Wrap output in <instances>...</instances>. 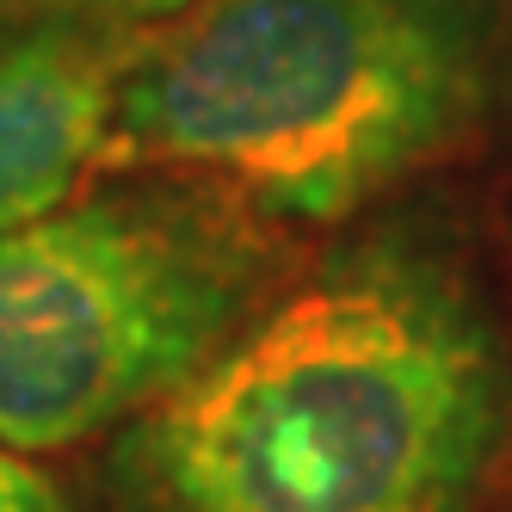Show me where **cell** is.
Masks as SVG:
<instances>
[{
	"mask_svg": "<svg viewBox=\"0 0 512 512\" xmlns=\"http://www.w3.org/2000/svg\"><path fill=\"white\" fill-rule=\"evenodd\" d=\"M512 426V334L438 216L303 266L192 383L112 432V512H469Z\"/></svg>",
	"mask_w": 512,
	"mask_h": 512,
	"instance_id": "1",
	"label": "cell"
},
{
	"mask_svg": "<svg viewBox=\"0 0 512 512\" xmlns=\"http://www.w3.org/2000/svg\"><path fill=\"white\" fill-rule=\"evenodd\" d=\"M494 68V0H186L130 62L105 161L327 229L457 155Z\"/></svg>",
	"mask_w": 512,
	"mask_h": 512,
	"instance_id": "2",
	"label": "cell"
},
{
	"mask_svg": "<svg viewBox=\"0 0 512 512\" xmlns=\"http://www.w3.org/2000/svg\"><path fill=\"white\" fill-rule=\"evenodd\" d=\"M297 229L130 173L0 235V445L68 451L192 383L297 278Z\"/></svg>",
	"mask_w": 512,
	"mask_h": 512,
	"instance_id": "3",
	"label": "cell"
},
{
	"mask_svg": "<svg viewBox=\"0 0 512 512\" xmlns=\"http://www.w3.org/2000/svg\"><path fill=\"white\" fill-rule=\"evenodd\" d=\"M155 25L0 13V235L68 204L112 155L118 93Z\"/></svg>",
	"mask_w": 512,
	"mask_h": 512,
	"instance_id": "4",
	"label": "cell"
},
{
	"mask_svg": "<svg viewBox=\"0 0 512 512\" xmlns=\"http://www.w3.org/2000/svg\"><path fill=\"white\" fill-rule=\"evenodd\" d=\"M179 7L186 0H0V13H105V19H136V25H161Z\"/></svg>",
	"mask_w": 512,
	"mask_h": 512,
	"instance_id": "5",
	"label": "cell"
},
{
	"mask_svg": "<svg viewBox=\"0 0 512 512\" xmlns=\"http://www.w3.org/2000/svg\"><path fill=\"white\" fill-rule=\"evenodd\" d=\"M0 512H68V500L25 457H13V445H0Z\"/></svg>",
	"mask_w": 512,
	"mask_h": 512,
	"instance_id": "6",
	"label": "cell"
}]
</instances>
